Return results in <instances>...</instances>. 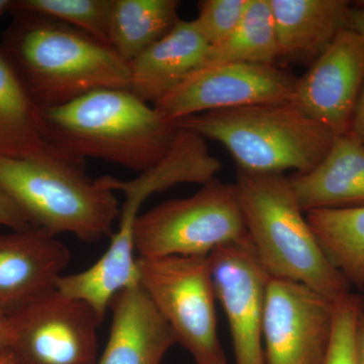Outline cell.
Instances as JSON below:
<instances>
[{"label":"cell","mask_w":364,"mask_h":364,"mask_svg":"<svg viewBox=\"0 0 364 364\" xmlns=\"http://www.w3.org/2000/svg\"><path fill=\"white\" fill-rule=\"evenodd\" d=\"M0 44L40 111L100 90H129L130 70L111 46L61 21L13 11Z\"/></svg>","instance_id":"6da1fadb"},{"label":"cell","mask_w":364,"mask_h":364,"mask_svg":"<svg viewBox=\"0 0 364 364\" xmlns=\"http://www.w3.org/2000/svg\"><path fill=\"white\" fill-rule=\"evenodd\" d=\"M46 138L67 156L144 172L168 152L178 127L129 90H100L41 111Z\"/></svg>","instance_id":"7a4b0ae2"},{"label":"cell","mask_w":364,"mask_h":364,"mask_svg":"<svg viewBox=\"0 0 364 364\" xmlns=\"http://www.w3.org/2000/svg\"><path fill=\"white\" fill-rule=\"evenodd\" d=\"M234 184L249 240L272 279L305 284L335 303L351 294L318 244L289 177L236 169Z\"/></svg>","instance_id":"3957f363"},{"label":"cell","mask_w":364,"mask_h":364,"mask_svg":"<svg viewBox=\"0 0 364 364\" xmlns=\"http://www.w3.org/2000/svg\"><path fill=\"white\" fill-rule=\"evenodd\" d=\"M176 124L221 144L237 169L255 173L311 171L337 136L291 102L203 112Z\"/></svg>","instance_id":"277c9868"},{"label":"cell","mask_w":364,"mask_h":364,"mask_svg":"<svg viewBox=\"0 0 364 364\" xmlns=\"http://www.w3.org/2000/svg\"><path fill=\"white\" fill-rule=\"evenodd\" d=\"M85 165L66 155L0 157V188L33 226L95 243L112 236L121 205L114 191L86 176Z\"/></svg>","instance_id":"5b68a950"},{"label":"cell","mask_w":364,"mask_h":364,"mask_svg":"<svg viewBox=\"0 0 364 364\" xmlns=\"http://www.w3.org/2000/svg\"><path fill=\"white\" fill-rule=\"evenodd\" d=\"M248 238L234 183L214 179L188 198L160 203L136 220V257L208 256Z\"/></svg>","instance_id":"8992f818"},{"label":"cell","mask_w":364,"mask_h":364,"mask_svg":"<svg viewBox=\"0 0 364 364\" xmlns=\"http://www.w3.org/2000/svg\"><path fill=\"white\" fill-rule=\"evenodd\" d=\"M139 284L195 364H227L208 256L136 257Z\"/></svg>","instance_id":"52a82bcc"},{"label":"cell","mask_w":364,"mask_h":364,"mask_svg":"<svg viewBox=\"0 0 364 364\" xmlns=\"http://www.w3.org/2000/svg\"><path fill=\"white\" fill-rule=\"evenodd\" d=\"M14 364H97L102 322L85 301L55 287L6 318Z\"/></svg>","instance_id":"ba28073f"},{"label":"cell","mask_w":364,"mask_h":364,"mask_svg":"<svg viewBox=\"0 0 364 364\" xmlns=\"http://www.w3.org/2000/svg\"><path fill=\"white\" fill-rule=\"evenodd\" d=\"M298 77L275 64L233 63L200 68L153 105L170 123L249 105L291 102Z\"/></svg>","instance_id":"9c48e42d"},{"label":"cell","mask_w":364,"mask_h":364,"mask_svg":"<svg viewBox=\"0 0 364 364\" xmlns=\"http://www.w3.org/2000/svg\"><path fill=\"white\" fill-rule=\"evenodd\" d=\"M335 301L293 280L270 279L262 326L264 364H324Z\"/></svg>","instance_id":"30bf717a"},{"label":"cell","mask_w":364,"mask_h":364,"mask_svg":"<svg viewBox=\"0 0 364 364\" xmlns=\"http://www.w3.org/2000/svg\"><path fill=\"white\" fill-rule=\"evenodd\" d=\"M215 298L226 315L236 364H264L262 326L270 279L248 238L208 255Z\"/></svg>","instance_id":"8fae6325"},{"label":"cell","mask_w":364,"mask_h":364,"mask_svg":"<svg viewBox=\"0 0 364 364\" xmlns=\"http://www.w3.org/2000/svg\"><path fill=\"white\" fill-rule=\"evenodd\" d=\"M363 86L364 36L344 28L298 78L291 104L335 135H344Z\"/></svg>","instance_id":"7c38bea8"},{"label":"cell","mask_w":364,"mask_h":364,"mask_svg":"<svg viewBox=\"0 0 364 364\" xmlns=\"http://www.w3.org/2000/svg\"><path fill=\"white\" fill-rule=\"evenodd\" d=\"M70 251L46 230L0 233V316L11 317L56 287Z\"/></svg>","instance_id":"4fadbf2b"},{"label":"cell","mask_w":364,"mask_h":364,"mask_svg":"<svg viewBox=\"0 0 364 364\" xmlns=\"http://www.w3.org/2000/svg\"><path fill=\"white\" fill-rule=\"evenodd\" d=\"M109 340L97 364H161L177 344L168 323L140 284L114 294Z\"/></svg>","instance_id":"5bb4252c"},{"label":"cell","mask_w":364,"mask_h":364,"mask_svg":"<svg viewBox=\"0 0 364 364\" xmlns=\"http://www.w3.org/2000/svg\"><path fill=\"white\" fill-rule=\"evenodd\" d=\"M210 48L195 20H179L162 39L129 62V90L156 105L200 68Z\"/></svg>","instance_id":"9a60e30c"},{"label":"cell","mask_w":364,"mask_h":364,"mask_svg":"<svg viewBox=\"0 0 364 364\" xmlns=\"http://www.w3.org/2000/svg\"><path fill=\"white\" fill-rule=\"evenodd\" d=\"M279 60L310 66L347 28V0H269Z\"/></svg>","instance_id":"2e32d148"},{"label":"cell","mask_w":364,"mask_h":364,"mask_svg":"<svg viewBox=\"0 0 364 364\" xmlns=\"http://www.w3.org/2000/svg\"><path fill=\"white\" fill-rule=\"evenodd\" d=\"M289 181L305 213L364 205V146L350 132L337 136L315 168Z\"/></svg>","instance_id":"e0dca14e"},{"label":"cell","mask_w":364,"mask_h":364,"mask_svg":"<svg viewBox=\"0 0 364 364\" xmlns=\"http://www.w3.org/2000/svg\"><path fill=\"white\" fill-rule=\"evenodd\" d=\"M51 155L66 154L46 138L40 109L0 48V157Z\"/></svg>","instance_id":"ac0fdd59"},{"label":"cell","mask_w":364,"mask_h":364,"mask_svg":"<svg viewBox=\"0 0 364 364\" xmlns=\"http://www.w3.org/2000/svg\"><path fill=\"white\" fill-rule=\"evenodd\" d=\"M177 0H112L109 45L129 63L181 20Z\"/></svg>","instance_id":"d6986e66"},{"label":"cell","mask_w":364,"mask_h":364,"mask_svg":"<svg viewBox=\"0 0 364 364\" xmlns=\"http://www.w3.org/2000/svg\"><path fill=\"white\" fill-rule=\"evenodd\" d=\"M330 262L350 284L364 287V205L306 213Z\"/></svg>","instance_id":"ffe728a7"},{"label":"cell","mask_w":364,"mask_h":364,"mask_svg":"<svg viewBox=\"0 0 364 364\" xmlns=\"http://www.w3.org/2000/svg\"><path fill=\"white\" fill-rule=\"evenodd\" d=\"M277 61L279 48L269 0H250L240 26L221 44L210 48L200 68L233 63L277 65Z\"/></svg>","instance_id":"44dd1931"},{"label":"cell","mask_w":364,"mask_h":364,"mask_svg":"<svg viewBox=\"0 0 364 364\" xmlns=\"http://www.w3.org/2000/svg\"><path fill=\"white\" fill-rule=\"evenodd\" d=\"M111 6L112 0H16L11 13L39 14L61 21L109 45Z\"/></svg>","instance_id":"7402d4cb"},{"label":"cell","mask_w":364,"mask_h":364,"mask_svg":"<svg viewBox=\"0 0 364 364\" xmlns=\"http://www.w3.org/2000/svg\"><path fill=\"white\" fill-rule=\"evenodd\" d=\"M250 0H203L195 21L210 47L221 44L240 26Z\"/></svg>","instance_id":"603a6c76"},{"label":"cell","mask_w":364,"mask_h":364,"mask_svg":"<svg viewBox=\"0 0 364 364\" xmlns=\"http://www.w3.org/2000/svg\"><path fill=\"white\" fill-rule=\"evenodd\" d=\"M363 308V299L352 293L335 303L331 341L324 364H356L354 328Z\"/></svg>","instance_id":"cb8c5ba5"},{"label":"cell","mask_w":364,"mask_h":364,"mask_svg":"<svg viewBox=\"0 0 364 364\" xmlns=\"http://www.w3.org/2000/svg\"><path fill=\"white\" fill-rule=\"evenodd\" d=\"M0 226L11 230H23L33 227L32 222L6 191L0 188Z\"/></svg>","instance_id":"d4e9b609"},{"label":"cell","mask_w":364,"mask_h":364,"mask_svg":"<svg viewBox=\"0 0 364 364\" xmlns=\"http://www.w3.org/2000/svg\"><path fill=\"white\" fill-rule=\"evenodd\" d=\"M350 133L364 146V86L352 117Z\"/></svg>","instance_id":"484cf974"},{"label":"cell","mask_w":364,"mask_h":364,"mask_svg":"<svg viewBox=\"0 0 364 364\" xmlns=\"http://www.w3.org/2000/svg\"><path fill=\"white\" fill-rule=\"evenodd\" d=\"M354 356L356 364H364V308L358 314L354 328Z\"/></svg>","instance_id":"4316f807"},{"label":"cell","mask_w":364,"mask_h":364,"mask_svg":"<svg viewBox=\"0 0 364 364\" xmlns=\"http://www.w3.org/2000/svg\"><path fill=\"white\" fill-rule=\"evenodd\" d=\"M346 28L364 36V4L352 6Z\"/></svg>","instance_id":"83f0119b"},{"label":"cell","mask_w":364,"mask_h":364,"mask_svg":"<svg viewBox=\"0 0 364 364\" xmlns=\"http://www.w3.org/2000/svg\"><path fill=\"white\" fill-rule=\"evenodd\" d=\"M11 342H13V335H11L7 318L0 316V354L9 350Z\"/></svg>","instance_id":"f1b7e54d"},{"label":"cell","mask_w":364,"mask_h":364,"mask_svg":"<svg viewBox=\"0 0 364 364\" xmlns=\"http://www.w3.org/2000/svg\"><path fill=\"white\" fill-rule=\"evenodd\" d=\"M0 364H14L13 353L7 350L0 354Z\"/></svg>","instance_id":"f546056e"},{"label":"cell","mask_w":364,"mask_h":364,"mask_svg":"<svg viewBox=\"0 0 364 364\" xmlns=\"http://www.w3.org/2000/svg\"><path fill=\"white\" fill-rule=\"evenodd\" d=\"M11 6H13L11 0H0V16L6 14V11H11Z\"/></svg>","instance_id":"4dcf8cb0"}]
</instances>
